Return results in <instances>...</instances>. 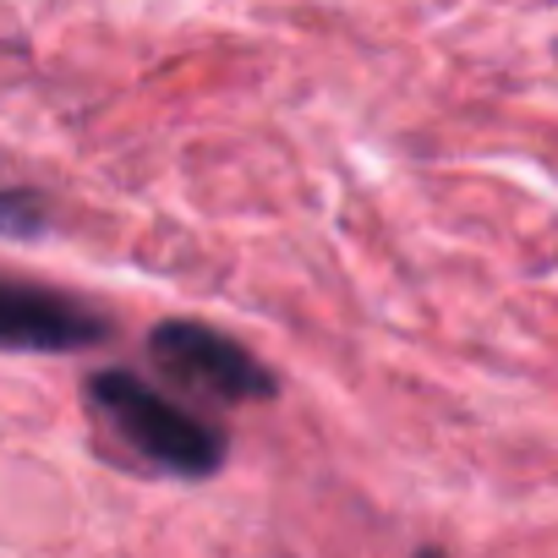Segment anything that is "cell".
Here are the masks:
<instances>
[{
  "label": "cell",
  "instance_id": "obj_1",
  "mask_svg": "<svg viewBox=\"0 0 558 558\" xmlns=\"http://www.w3.org/2000/svg\"><path fill=\"white\" fill-rule=\"evenodd\" d=\"M88 405L105 422V433L121 438L143 465H159L170 476H208L225 460V438L203 416H192L181 400L148 389L132 373L88 378Z\"/></svg>",
  "mask_w": 558,
  "mask_h": 558
},
{
  "label": "cell",
  "instance_id": "obj_2",
  "mask_svg": "<svg viewBox=\"0 0 558 558\" xmlns=\"http://www.w3.org/2000/svg\"><path fill=\"white\" fill-rule=\"evenodd\" d=\"M148 351H154V367L197 400L241 405V400H263L274 389L268 373L241 345H230L225 335H214L203 324H159Z\"/></svg>",
  "mask_w": 558,
  "mask_h": 558
},
{
  "label": "cell",
  "instance_id": "obj_3",
  "mask_svg": "<svg viewBox=\"0 0 558 558\" xmlns=\"http://www.w3.org/2000/svg\"><path fill=\"white\" fill-rule=\"evenodd\" d=\"M0 329H7L12 351H77L105 335V324L94 313H83L50 291H34V286H7V296H0Z\"/></svg>",
  "mask_w": 558,
  "mask_h": 558
},
{
  "label": "cell",
  "instance_id": "obj_4",
  "mask_svg": "<svg viewBox=\"0 0 558 558\" xmlns=\"http://www.w3.org/2000/svg\"><path fill=\"white\" fill-rule=\"evenodd\" d=\"M416 558H444V553H433V547H427V553H416Z\"/></svg>",
  "mask_w": 558,
  "mask_h": 558
}]
</instances>
